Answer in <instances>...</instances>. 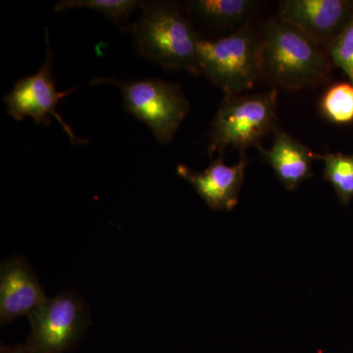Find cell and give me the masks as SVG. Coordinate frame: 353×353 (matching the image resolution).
<instances>
[{"label":"cell","instance_id":"cell-1","mask_svg":"<svg viewBox=\"0 0 353 353\" xmlns=\"http://www.w3.org/2000/svg\"><path fill=\"white\" fill-rule=\"evenodd\" d=\"M141 15L129 27L139 57L167 71H187L199 75V39L176 4L143 1Z\"/></svg>","mask_w":353,"mask_h":353},{"label":"cell","instance_id":"cell-2","mask_svg":"<svg viewBox=\"0 0 353 353\" xmlns=\"http://www.w3.org/2000/svg\"><path fill=\"white\" fill-rule=\"evenodd\" d=\"M262 77L290 90L317 87L331 75L328 53L303 32L272 20L261 37Z\"/></svg>","mask_w":353,"mask_h":353},{"label":"cell","instance_id":"cell-3","mask_svg":"<svg viewBox=\"0 0 353 353\" xmlns=\"http://www.w3.org/2000/svg\"><path fill=\"white\" fill-rule=\"evenodd\" d=\"M197 54L199 74L227 97L240 95L262 78L261 38L248 25L216 41L199 39Z\"/></svg>","mask_w":353,"mask_h":353},{"label":"cell","instance_id":"cell-4","mask_svg":"<svg viewBox=\"0 0 353 353\" xmlns=\"http://www.w3.org/2000/svg\"><path fill=\"white\" fill-rule=\"evenodd\" d=\"M277 92L226 97L211 127L208 154L224 157L227 148L243 152L259 148L261 139L275 126Z\"/></svg>","mask_w":353,"mask_h":353},{"label":"cell","instance_id":"cell-5","mask_svg":"<svg viewBox=\"0 0 353 353\" xmlns=\"http://www.w3.org/2000/svg\"><path fill=\"white\" fill-rule=\"evenodd\" d=\"M116 85L123 94L125 109L152 130L158 143H170L190 112V104L178 83L160 79L121 81L97 78L90 82Z\"/></svg>","mask_w":353,"mask_h":353},{"label":"cell","instance_id":"cell-6","mask_svg":"<svg viewBox=\"0 0 353 353\" xmlns=\"http://www.w3.org/2000/svg\"><path fill=\"white\" fill-rule=\"evenodd\" d=\"M46 61L34 75L25 77L14 85L12 90L4 97L7 112L16 121L24 120L27 116L43 126H50L52 118L61 125L74 145H83L87 141L74 134L68 123L62 119L57 108L59 102L75 88L58 92L52 74V52L50 50V34L46 28Z\"/></svg>","mask_w":353,"mask_h":353},{"label":"cell","instance_id":"cell-7","mask_svg":"<svg viewBox=\"0 0 353 353\" xmlns=\"http://www.w3.org/2000/svg\"><path fill=\"white\" fill-rule=\"evenodd\" d=\"M31 353H62L83 333L87 316L76 296L61 294L48 299L29 315Z\"/></svg>","mask_w":353,"mask_h":353},{"label":"cell","instance_id":"cell-8","mask_svg":"<svg viewBox=\"0 0 353 353\" xmlns=\"http://www.w3.org/2000/svg\"><path fill=\"white\" fill-rule=\"evenodd\" d=\"M353 17V1L348 0H285L279 20L303 32L326 50Z\"/></svg>","mask_w":353,"mask_h":353},{"label":"cell","instance_id":"cell-9","mask_svg":"<svg viewBox=\"0 0 353 353\" xmlns=\"http://www.w3.org/2000/svg\"><path fill=\"white\" fill-rule=\"evenodd\" d=\"M248 161L241 157L238 163L228 166L224 157L212 160L205 170L197 172L185 165L176 167L179 176L187 181L212 210H232L238 204Z\"/></svg>","mask_w":353,"mask_h":353},{"label":"cell","instance_id":"cell-10","mask_svg":"<svg viewBox=\"0 0 353 353\" xmlns=\"http://www.w3.org/2000/svg\"><path fill=\"white\" fill-rule=\"evenodd\" d=\"M48 299L29 265L21 259H9L0 269L1 325L31 314Z\"/></svg>","mask_w":353,"mask_h":353},{"label":"cell","instance_id":"cell-11","mask_svg":"<svg viewBox=\"0 0 353 353\" xmlns=\"http://www.w3.org/2000/svg\"><path fill=\"white\" fill-rule=\"evenodd\" d=\"M257 148L285 189L296 190L312 176L314 152L287 132L280 130L275 132L270 150H265L261 145Z\"/></svg>","mask_w":353,"mask_h":353},{"label":"cell","instance_id":"cell-12","mask_svg":"<svg viewBox=\"0 0 353 353\" xmlns=\"http://www.w3.org/2000/svg\"><path fill=\"white\" fill-rule=\"evenodd\" d=\"M254 1L250 0H194L189 2L190 11L201 19L221 27H231L248 19Z\"/></svg>","mask_w":353,"mask_h":353},{"label":"cell","instance_id":"cell-13","mask_svg":"<svg viewBox=\"0 0 353 353\" xmlns=\"http://www.w3.org/2000/svg\"><path fill=\"white\" fill-rule=\"evenodd\" d=\"M324 162V180L331 183L341 203L347 205L353 199V153H313Z\"/></svg>","mask_w":353,"mask_h":353},{"label":"cell","instance_id":"cell-14","mask_svg":"<svg viewBox=\"0 0 353 353\" xmlns=\"http://www.w3.org/2000/svg\"><path fill=\"white\" fill-rule=\"evenodd\" d=\"M139 0H60L54 6L57 12L74 10V9H90L102 14L115 24L126 22L141 8Z\"/></svg>","mask_w":353,"mask_h":353},{"label":"cell","instance_id":"cell-15","mask_svg":"<svg viewBox=\"0 0 353 353\" xmlns=\"http://www.w3.org/2000/svg\"><path fill=\"white\" fill-rule=\"evenodd\" d=\"M320 108L325 117L334 124L353 122V85L338 83L331 85L323 95Z\"/></svg>","mask_w":353,"mask_h":353},{"label":"cell","instance_id":"cell-16","mask_svg":"<svg viewBox=\"0 0 353 353\" xmlns=\"http://www.w3.org/2000/svg\"><path fill=\"white\" fill-rule=\"evenodd\" d=\"M326 50L332 64L343 70L353 85V17Z\"/></svg>","mask_w":353,"mask_h":353},{"label":"cell","instance_id":"cell-17","mask_svg":"<svg viewBox=\"0 0 353 353\" xmlns=\"http://www.w3.org/2000/svg\"><path fill=\"white\" fill-rule=\"evenodd\" d=\"M8 353H27V352H26L24 348L18 347L15 348V350H11Z\"/></svg>","mask_w":353,"mask_h":353}]
</instances>
